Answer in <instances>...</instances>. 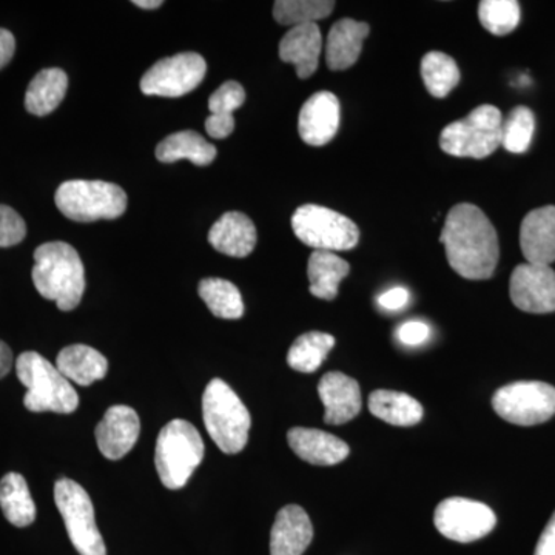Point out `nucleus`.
Masks as SVG:
<instances>
[{
    "label": "nucleus",
    "mask_w": 555,
    "mask_h": 555,
    "mask_svg": "<svg viewBox=\"0 0 555 555\" xmlns=\"http://www.w3.org/2000/svg\"><path fill=\"white\" fill-rule=\"evenodd\" d=\"M451 268L466 280H489L499 262V236L492 222L474 204H456L441 230Z\"/></svg>",
    "instance_id": "obj_1"
},
{
    "label": "nucleus",
    "mask_w": 555,
    "mask_h": 555,
    "mask_svg": "<svg viewBox=\"0 0 555 555\" xmlns=\"http://www.w3.org/2000/svg\"><path fill=\"white\" fill-rule=\"evenodd\" d=\"M33 283L43 298L62 312L78 308L86 292V269L75 247L62 241L42 244L35 251Z\"/></svg>",
    "instance_id": "obj_2"
},
{
    "label": "nucleus",
    "mask_w": 555,
    "mask_h": 555,
    "mask_svg": "<svg viewBox=\"0 0 555 555\" xmlns=\"http://www.w3.org/2000/svg\"><path fill=\"white\" fill-rule=\"evenodd\" d=\"M203 418L208 436L224 454H240L246 448L250 414L235 390L221 378L211 379L204 390Z\"/></svg>",
    "instance_id": "obj_3"
},
{
    "label": "nucleus",
    "mask_w": 555,
    "mask_h": 555,
    "mask_svg": "<svg viewBox=\"0 0 555 555\" xmlns=\"http://www.w3.org/2000/svg\"><path fill=\"white\" fill-rule=\"evenodd\" d=\"M16 374L27 387L24 404L31 412L72 414L79 406V397L72 383L38 352H24L16 361Z\"/></svg>",
    "instance_id": "obj_4"
},
{
    "label": "nucleus",
    "mask_w": 555,
    "mask_h": 555,
    "mask_svg": "<svg viewBox=\"0 0 555 555\" xmlns=\"http://www.w3.org/2000/svg\"><path fill=\"white\" fill-rule=\"evenodd\" d=\"M203 459L204 441L192 423L173 420L163 427L156 441L155 465L167 489L184 488Z\"/></svg>",
    "instance_id": "obj_5"
},
{
    "label": "nucleus",
    "mask_w": 555,
    "mask_h": 555,
    "mask_svg": "<svg viewBox=\"0 0 555 555\" xmlns=\"http://www.w3.org/2000/svg\"><path fill=\"white\" fill-rule=\"evenodd\" d=\"M502 112L494 105H480L466 118L444 127L440 147L456 158H488L502 145Z\"/></svg>",
    "instance_id": "obj_6"
},
{
    "label": "nucleus",
    "mask_w": 555,
    "mask_h": 555,
    "mask_svg": "<svg viewBox=\"0 0 555 555\" xmlns=\"http://www.w3.org/2000/svg\"><path fill=\"white\" fill-rule=\"evenodd\" d=\"M56 206L61 214L76 222L116 219L127 210V195L119 185L105 181L73 179L57 189Z\"/></svg>",
    "instance_id": "obj_7"
},
{
    "label": "nucleus",
    "mask_w": 555,
    "mask_h": 555,
    "mask_svg": "<svg viewBox=\"0 0 555 555\" xmlns=\"http://www.w3.org/2000/svg\"><path fill=\"white\" fill-rule=\"evenodd\" d=\"M292 229L302 244L321 251L352 250L360 240V230L352 219L315 204L297 208Z\"/></svg>",
    "instance_id": "obj_8"
},
{
    "label": "nucleus",
    "mask_w": 555,
    "mask_h": 555,
    "mask_svg": "<svg viewBox=\"0 0 555 555\" xmlns=\"http://www.w3.org/2000/svg\"><path fill=\"white\" fill-rule=\"evenodd\" d=\"M54 502L64 518L69 540L80 555H107L90 495L82 486L69 478H61L54 485Z\"/></svg>",
    "instance_id": "obj_9"
},
{
    "label": "nucleus",
    "mask_w": 555,
    "mask_h": 555,
    "mask_svg": "<svg viewBox=\"0 0 555 555\" xmlns=\"http://www.w3.org/2000/svg\"><path fill=\"white\" fill-rule=\"evenodd\" d=\"M492 408L513 425H542L555 415V387L542 382L511 383L496 390Z\"/></svg>",
    "instance_id": "obj_10"
},
{
    "label": "nucleus",
    "mask_w": 555,
    "mask_h": 555,
    "mask_svg": "<svg viewBox=\"0 0 555 555\" xmlns=\"http://www.w3.org/2000/svg\"><path fill=\"white\" fill-rule=\"evenodd\" d=\"M207 64L198 53H179L160 60L141 79L147 96L181 98L203 82Z\"/></svg>",
    "instance_id": "obj_11"
},
{
    "label": "nucleus",
    "mask_w": 555,
    "mask_h": 555,
    "mask_svg": "<svg viewBox=\"0 0 555 555\" xmlns=\"http://www.w3.org/2000/svg\"><path fill=\"white\" fill-rule=\"evenodd\" d=\"M434 524L438 532L452 542L473 543L491 534L496 517L485 503L452 496L437 506Z\"/></svg>",
    "instance_id": "obj_12"
},
{
    "label": "nucleus",
    "mask_w": 555,
    "mask_h": 555,
    "mask_svg": "<svg viewBox=\"0 0 555 555\" xmlns=\"http://www.w3.org/2000/svg\"><path fill=\"white\" fill-rule=\"evenodd\" d=\"M511 299L528 313L555 312V272L550 266H517L511 276Z\"/></svg>",
    "instance_id": "obj_13"
},
{
    "label": "nucleus",
    "mask_w": 555,
    "mask_h": 555,
    "mask_svg": "<svg viewBox=\"0 0 555 555\" xmlns=\"http://www.w3.org/2000/svg\"><path fill=\"white\" fill-rule=\"evenodd\" d=\"M339 127V101L331 91H318L310 96L299 112V137L313 147L326 145L337 134Z\"/></svg>",
    "instance_id": "obj_14"
},
{
    "label": "nucleus",
    "mask_w": 555,
    "mask_h": 555,
    "mask_svg": "<svg viewBox=\"0 0 555 555\" xmlns=\"http://www.w3.org/2000/svg\"><path fill=\"white\" fill-rule=\"evenodd\" d=\"M139 430H141V423L134 409L109 408L96 427L98 448L105 459H122L137 444Z\"/></svg>",
    "instance_id": "obj_15"
},
{
    "label": "nucleus",
    "mask_w": 555,
    "mask_h": 555,
    "mask_svg": "<svg viewBox=\"0 0 555 555\" xmlns=\"http://www.w3.org/2000/svg\"><path fill=\"white\" fill-rule=\"evenodd\" d=\"M327 425H345L361 412V390L356 379L341 372H328L318 385Z\"/></svg>",
    "instance_id": "obj_16"
},
{
    "label": "nucleus",
    "mask_w": 555,
    "mask_h": 555,
    "mask_svg": "<svg viewBox=\"0 0 555 555\" xmlns=\"http://www.w3.org/2000/svg\"><path fill=\"white\" fill-rule=\"evenodd\" d=\"M520 247L529 264L550 266L555 261V206L535 208L520 228Z\"/></svg>",
    "instance_id": "obj_17"
},
{
    "label": "nucleus",
    "mask_w": 555,
    "mask_h": 555,
    "mask_svg": "<svg viewBox=\"0 0 555 555\" xmlns=\"http://www.w3.org/2000/svg\"><path fill=\"white\" fill-rule=\"evenodd\" d=\"M313 539L312 521L298 505L284 506L270 532V555H302Z\"/></svg>",
    "instance_id": "obj_18"
},
{
    "label": "nucleus",
    "mask_w": 555,
    "mask_h": 555,
    "mask_svg": "<svg viewBox=\"0 0 555 555\" xmlns=\"http://www.w3.org/2000/svg\"><path fill=\"white\" fill-rule=\"evenodd\" d=\"M287 441L292 451L310 465L334 466L349 456L346 441L320 429L294 427L288 430Z\"/></svg>",
    "instance_id": "obj_19"
},
{
    "label": "nucleus",
    "mask_w": 555,
    "mask_h": 555,
    "mask_svg": "<svg viewBox=\"0 0 555 555\" xmlns=\"http://www.w3.org/2000/svg\"><path fill=\"white\" fill-rule=\"evenodd\" d=\"M258 235L251 219L240 211H229L211 225L208 243L219 254L246 258L257 246Z\"/></svg>",
    "instance_id": "obj_20"
},
{
    "label": "nucleus",
    "mask_w": 555,
    "mask_h": 555,
    "mask_svg": "<svg viewBox=\"0 0 555 555\" xmlns=\"http://www.w3.org/2000/svg\"><path fill=\"white\" fill-rule=\"evenodd\" d=\"M323 50V35L317 24L291 28L280 42L281 61L294 65L299 79H308L317 72Z\"/></svg>",
    "instance_id": "obj_21"
},
{
    "label": "nucleus",
    "mask_w": 555,
    "mask_h": 555,
    "mask_svg": "<svg viewBox=\"0 0 555 555\" xmlns=\"http://www.w3.org/2000/svg\"><path fill=\"white\" fill-rule=\"evenodd\" d=\"M371 28L366 22L341 20L331 28L326 42V62L332 72H341L352 67L363 50L364 39Z\"/></svg>",
    "instance_id": "obj_22"
},
{
    "label": "nucleus",
    "mask_w": 555,
    "mask_h": 555,
    "mask_svg": "<svg viewBox=\"0 0 555 555\" xmlns=\"http://www.w3.org/2000/svg\"><path fill=\"white\" fill-rule=\"evenodd\" d=\"M56 367L68 382L79 386H90L107 375L108 361L93 347L73 345L61 350Z\"/></svg>",
    "instance_id": "obj_23"
},
{
    "label": "nucleus",
    "mask_w": 555,
    "mask_h": 555,
    "mask_svg": "<svg viewBox=\"0 0 555 555\" xmlns=\"http://www.w3.org/2000/svg\"><path fill=\"white\" fill-rule=\"evenodd\" d=\"M156 158L164 164L189 159L195 166H210L217 158V149L192 130L179 131L159 142L156 147Z\"/></svg>",
    "instance_id": "obj_24"
},
{
    "label": "nucleus",
    "mask_w": 555,
    "mask_h": 555,
    "mask_svg": "<svg viewBox=\"0 0 555 555\" xmlns=\"http://www.w3.org/2000/svg\"><path fill=\"white\" fill-rule=\"evenodd\" d=\"M349 262L334 251H313L308 262L310 294L324 301L337 298L339 283L349 275Z\"/></svg>",
    "instance_id": "obj_25"
},
{
    "label": "nucleus",
    "mask_w": 555,
    "mask_h": 555,
    "mask_svg": "<svg viewBox=\"0 0 555 555\" xmlns=\"http://www.w3.org/2000/svg\"><path fill=\"white\" fill-rule=\"evenodd\" d=\"M246 102V90L235 80L222 83L208 100L210 116L206 120L208 137L225 139L235 130L233 112Z\"/></svg>",
    "instance_id": "obj_26"
},
{
    "label": "nucleus",
    "mask_w": 555,
    "mask_h": 555,
    "mask_svg": "<svg viewBox=\"0 0 555 555\" xmlns=\"http://www.w3.org/2000/svg\"><path fill=\"white\" fill-rule=\"evenodd\" d=\"M68 89L67 73L47 68L38 73L25 94V108L35 116H47L60 107Z\"/></svg>",
    "instance_id": "obj_27"
},
{
    "label": "nucleus",
    "mask_w": 555,
    "mask_h": 555,
    "mask_svg": "<svg viewBox=\"0 0 555 555\" xmlns=\"http://www.w3.org/2000/svg\"><path fill=\"white\" fill-rule=\"evenodd\" d=\"M372 415L393 426H414L422 422L423 406L408 393L378 389L369 397Z\"/></svg>",
    "instance_id": "obj_28"
},
{
    "label": "nucleus",
    "mask_w": 555,
    "mask_h": 555,
    "mask_svg": "<svg viewBox=\"0 0 555 555\" xmlns=\"http://www.w3.org/2000/svg\"><path fill=\"white\" fill-rule=\"evenodd\" d=\"M0 507L7 520L17 528L30 526L36 520V505L27 480L21 474L10 473L0 480Z\"/></svg>",
    "instance_id": "obj_29"
},
{
    "label": "nucleus",
    "mask_w": 555,
    "mask_h": 555,
    "mask_svg": "<svg viewBox=\"0 0 555 555\" xmlns=\"http://www.w3.org/2000/svg\"><path fill=\"white\" fill-rule=\"evenodd\" d=\"M198 294L215 317L222 320H240L244 315L240 288L228 280L206 278L199 283Z\"/></svg>",
    "instance_id": "obj_30"
},
{
    "label": "nucleus",
    "mask_w": 555,
    "mask_h": 555,
    "mask_svg": "<svg viewBox=\"0 0 555 555\" xmlns=\"http://www.w3.org/2000/svg\"><path fill=\"white\" fill-rule=\"evenodd\" d=\"M335 338L324 332H308L295 339L287 353L288 366L302 374H312L334 349Z\"/></svg>",
    "instance_id": "obj_31"
},
{
    "label": "nucleus",
    "mask_w": 555,
    "mask_h": 555,
    "mask_svg": "<svg viewBox=\"0 0 555 555\" xmlns=\"http://www.w3.org/2000/svg\"><path fill=\"white\" fill-rule=\"evenodd\" d=\"M422 76L427 91L438 100L447 98L460 82L459 65L441 51H430L423 57Z\"/></svg>",
    "instance_id": "obj_32"
},
{
    "label": "nucleus",
    "mask_w": 555,
    "mask_h": 555,
    "mask_svg": "<svg viewBox=\"0 0 555 555\" xmlns=\"http://www.w3.org/2000/svg\"><path fill=\"white\" fill-rule=\"evenodd\" d=\"M335 9L331 0H278L273 5V17L280 25L299 27L326 20Z\"/></svg>",
    "instance_id": "obj_33"
},
{
    "label": "nucleus",
    "mask_w": 555,
    "mask_h": 555,
    "mask_svg": "<svg viewBox=\"0 0 555 555\" xmlns=\"http://www.w3.org/2000/svg\"><path fill=\"white\" fill-rule=\"evenodd\" d=\"M478 20L491 35H509L520 24V3L516 0H483L478 5Z\"/></svg>",
    "instance_id": "obj_34"
},
{
    "label": "nucleus",
    "mask_w": 555,
    "mask_h": 555,
    "mask_svg": "<svg viewBox=\"0 0 555 555\" xmlns=\"http://www.w3.org/2000/svg\"><path fill=\"white\" fill-rule=\"evenodd\" d=\"M535 118L531 108L516 107L503 118L502 145L507 152L521 153L528 152L531 147L532 138H534Z\"/></svg>",
    "instance_id": "obj_35"
},
{
    "label": "nucleus",
    "mask_w": 555,
    "mask_h": 555,
    "mask_svg": "<svg viewBox=\"0 0 555 555\" xmlns=\"http://www.w3.org/2000/svg\"><path fill=\"white\" fill-rule=\"evenodd\" d=\"M27 236V224L14 208L0 204V247H13Z\"/></svg>",
    "instance_id": "obj_36"
},
{
    "label": "nucleus",
    "mask_w": 555,
    "mask_h": 555,
    "mask_svg": "<svg viewBox=\"0 0 555 555\" xmlns=\"http://www.w3.org/2000/svg\"><path fill=\"white\" fill-rule=\"evenodd\" d=\"M397 337L403 345L420 346L430 337V328L423 321H408L398 328Z\"/></svg>",
    "instance_id": "obj_37"
},
{
    "label": "nucleus",
    "mask_w": 555,
    "mask_h": 555,
    "mask_svg": "<svg viewBox=\"0 0 555 555\" xmlns=\"http://www.w3.org/2000/svg\"><path fill=\"white\" fill-rule=\"evenodd\" d=\"M409 299H411V295H409L408 288L393 287L379 295L378 305L389 312H396V310L406 308Z\"/></svg>",
    "instance_id": "obj_38"
},
{
    "label": "nucleus",
    "mask_w": 555,
    "mask_h": 555,
    "mask_svg": "<svg viewBox=\"0 0 555 555\" xmlns=\"http://www.w3.org/2000/svg\"><path fill=\"white\" fill-rule=\"evenodd\" d=\"M534 555H555V513L540 535Z\"/></svg>",
    "instance_id": "obj_39"
},
{
    "label": "nucleus",
    "mask_w": 555,
    "mask_h": 555,
    "mask_svg": "<svg viewBox=\"0 0 555 555\" xmlns=\"http://www.w3.org/2000/svg\"><path fill=\"white\" fill-rule=\"evenodd\" d=\"M16 50V39L11 31L0 28V69L10 64Z\"/></svg>",
    "instance_id": "obj_40"
},
{
    "label": "nucleus",
    "mask_w": 555,
    "mask_h": 555,
    "mask_svg": "<svg viewBox=\"0 0 555 555\" xmlns=\"http://www.w3.org/2000/svg\"><path fill=\"white\" fill-rule=\"evenodd\" d=\"M11 366H13V352L5 343L0 341V378L9 375Z\"/></svg>",
    "instance_id": "obj_41"
},
{
    "label": "nucleus",
    "mask_w": 555,
    "mask_h": 555,
    "mask_svg": "<svg viewBox=\"0 0 555 555\" xmlns=\"http://www.w3.org/2000/svg\"><path fill=\"white\" fill-rule=\"evenodd\" d=\"M133 3L142 10H155L163 7L164 2L163 0H137V2Z\"/></svg>",
    "instance_id": "obj_42"
}]
</instances>
